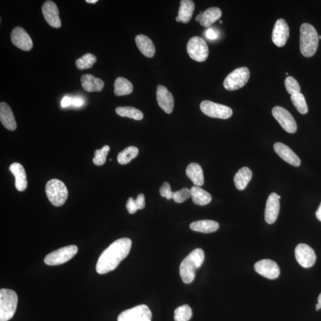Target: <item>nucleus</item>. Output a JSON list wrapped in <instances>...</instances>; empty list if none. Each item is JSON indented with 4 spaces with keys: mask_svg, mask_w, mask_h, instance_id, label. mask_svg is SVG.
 Masks as SVG:
<instances>
[{
    "mask_svg": "<svg viewBox=\"0 0 321 321\" xmlns=\"http://www.w3.org/2000/svg\"><path fill=\"white\" fill-rule=\"evenodd\" d=\"M132 241L124 238L117 240L103 252L97 262L96 270L99 274H105L114 270L130 252Z\"/></svg>",
    "mask_w": 321,
    "mask_h": 321,
    "instance_id": "obj_1",
    "label": "nucleus"
},
{
    "mask_svg": "<svg viewBox=\"0 0 321 321\" xmlns=\"http://www.w3.org/2000/svg\"><path fill=\"white\" fill-rule=\"evenodd\" d=\"M205 259L204 250L196 249L184 258L180 264V274L183 283L193 282L197 269L200 268Z\"/></svg>",
    "mask_w": 321,
    "mask_h": 321,
    "instance_id": "obj_2",
    "label": "nucleus"
},
{
    "mask_svg": "<svg viewBox=\"0 0 321 321\" xmlns=\"http://www.w3.org/2000/svg\"><path fill=\"white\" fill-rule=\"evenodd\" d=\"M319 35L314 27L307 23L301 25L300 29V50L305 57L314 55L318 49Z\"/></svg>",
    "mask_w": 321,
    "mask_h": 321,
    "instance_id": "obj_3",
    "label": "nucleus"
},
{
    "mask_svg": "<svg viewBox=\"0 0 321 321\" xmlns=\"http://www.w3.org/2000/svg\"><path fill=\"white\" fill-rule=\"evenodd\" d=\"M18 297L15 291L6 289L0 290V321H8L16 311Z\"/></svg>",
    "mask_w": 321,
    "mask_h": 321,
    "instance_id": "obj_4",
    "label": "nucleus"
},
{
    "mask_svg": "<svg viewBox=\"0 0 321 321\" xmlns=\"http://www.w3.org/2000/svg\"><path fill=\"white\" fill-rule=\"evenodd\" d=\"M46 194L49 201L55 206L65 204L68 197V190L65 183L58 179H52L47 182Z\"/></svg>",
    "mask_w": 321,
    "mask_h": 321,
    "instance_id": "obj_5",
    "label": "nucleus"
},
{
    "mask_svg": "<svg viewBox=\"0 0 321 321\" xmlns=\"http://www.w3.org/2000/svg\"><path fill=\"white\" fill-rule=\"evenodd\" d=\"M250 77V71L247 68L236 69L225 79L223 85L228 91H236L245 85Z\"/></svg>",
    "mask_w": 321,
    "mask_h": 321,
    "instance_id": "obj_6",
    "label": "nucleus"
},
{
    "mask_svg": "<svg viewBox=\"0 0 321 321\" xmlns=\"http://www.w3.org/2000/svg\"><path fill=\"white\" fill-rule=\"evenodd\" d=\"M78 248L75 245H70L47 254L44 259V263L48 265H58L67 263L76 255Z\"/></svg>",
    "mask_w": 321,
    "mask_h": 321,
    "instance_id": "obj_7",
    "label": "nucleus"
},
{
    "mask_svg": "<svg viewBox=\"0 0 321 321\" xmlns=\"http://www.w3.org/2000/svg\"><path fill=\"white\" fill-rule=\"evenodd\" d=\"M187 51L191 59L198 62L206 61L209 55L207 44L199 36H194L189 40Z\"/></svg>",
    "mask_w": 321,
    "mask_h": 321,
    "instance_id": "obj_8",
    "label": "nucleus"
},
{
    "mask_svg": "<svg viewBox=\"0 0 321 321\" xmlns=\"http://www.w3.org/2000/svg\"><path fill=\"white\" fill-rule=\"evenodd\" d=\"M200 109L206 116L217 119H228L232 115L230 107L210 101H202Z\"/></svg>",
    "mask_w": 321,
    "mask_h": 321,
    "instance_id": "obj_9",
    "label": "nucleus"
},
{
    "mask_svg": "<svg viewBox=\"0 0 321 321\" xmlns=\"http://www.w3.org/2000/svg\"><path fill=\"white\" fill-rule=\"evenodd\" d=\"M152 313L145 305H138L120 313L117 321H151Z\"/></svg>",
    "mask_w": 321,
    "mask_h": 321,
    "instance_id": "obj_10",
    "label": "nucleus"
},
{
    "mask_svg": "<svg viewBox=\"0 0 321 321\" xmlns=\"http://www.w3.org/2000/svg\"><path fill=\"white\" fill-rule=\"evenodd\" d=\"M272 114L284 130L289 134H294L297 131L296 121L286 109L282 106H276L272 109Z\"/></svg>",
    "mask_w": 321,
    "mask_h": 321,
    "instance_id": "obj_11",
    "label": "nucleus"
},
{
    "mask_svg": "<svg viewBox=\"0 0 321 321\" xmlns=\"http://www.w3.org/2000/svg\"><path fill=\"white\" fill-rule=\"evenodd\" d=\"M295 256L298 263L306 268L312 267L316 259L314 250L304 243H301L296 247Z\"/></svg>",
    "mask_w": 321,
    "mask_h": 321,
    "instance_id": "obj_12",
    "label": "nucleus"
},
{
    "mask_svg": "<svg viewBox=\"0 0 321 321\" xmlns=\"http://www.w3.org/2000/svg\"><path fill=\"white\" fill-rule=\"evenodd\" d=\"M254 270L264 277L274 280L279 277L280 270L277 264L270 260H263L254 264Z\"/></svg>",
    "mask_w": 321,
    "mask_h": 321,
    "instance_id": "obj_13",
    "label": "nucleus"
},
{
    "mask_svg": "<svg viewBox=\"0 0 321 321\" xmlns=\"http://www.w3.org/2000/svg\"><path fill=\"white\" fill-rule=\"evenodd\" d=\"M290 30L287 22L283 18L276 22L272 34V40L275 46L282 47L286 45L289 38Z\"/></svg>",
    "mask_w": 321,
    "mask_h": 321,
    "instance_id": "obj_14",
    "label": "nucleus"
},
{
    "mask_svg": "<svg viewBox=\"0 0 321 321\" xmlns=\"http://www.w3.org/2000/svg\"><path fill=\"white\" fill-rule=\"evenodd\" d=\"M11 40L14 46L22 50L30 51L33 47V42L30 36L24 28L17 27L11 33Z\"/></svg>",
    "mask_w": 321,
    "mask_h": 321,
    "instance_id": "obj_15",
    "label": "nucleus"
},
{
    "mask_svg": "<svg viewBox=\"0 0 321 321\" xmlns=\"http://www.w3.org/2000/svg\"><path fill=\"white\" fill-rule=\"evenodd\" d=\"M42 12L47 23L55 28H60L61 26V20L59 16L58 7L52 1H47L42 7Z\"/></svg>",
    "mask_w": 321,
    "mask_h": 321,
    "instance_id": "obj_16",
    "label": "nucleus"
},
{
    "mask_svg": "<svg viewBox=\"0 0 321 321\" xmlns=\"http://www.w3.org/2000/svg\"><path fill=\"white\" fill-rule=\"evenodd\" d=\"M157 100L158 105L166 113L171 114L174 109V98L167 88L159 84L157 89Z\"/></svg>",
    "mask_w": 321,
    "mask_h": 321,
    "instance_id": "obj_17",
    "label": "nucleus"
},
{
    "mask_svg": "<svg viewBox=\"0 0 321 321\" xmlns=\"http://www.w3.org/2000/svg\"><path fill=\"white\" fill-rule=\"evenodd\" d=\"M280 199L276 193L269 195L265 211V220L269 224L275 222L280 212Z\"/></svg>",
    "mask_w": 321,
    "mask_h": 321,
    "instance_id": "obj_18",
    "label": "nucleus"
},
{
    "mask_svg": "<svg viewBox=\"0 0 321 321\" xmlns=\"http://www.w3.org/2000/svg\"><path fill=\"white\" fill-rule=\"evenodd\" d=\"M275 152L280 157L291 165L298 167L301 164L300 158L291 150L289 146L281 142H276L274 144Z\"/></svg>",
    "mask_w": 321,
    "mask_h": 321,
    "instance_id": "obj_19",
    "label": "nucleus"
},
{
    "mask_svg": "<svg viewBox=\"0 0 321 321\" xmlns=\"http://www.w3.org/2000/svg\"><path fill=\"white\" fill-rule=\"evenodd\" d=\"M0 120L2 124L10 131H15L17 123L13 113L10 106L6 102L0 104Z\"/></svg>",
    "mask_w": 321,
    "mask_h": 321,
    "instance_id": "obj_20",
    "label": "nucleus"
},
{
    "mask_svg": "<svg viewBox=\"0 0 321 321\" xmlns=\"http://www.w3.org/2000/svg\"><path fill=\"white\" fill-rule=\"evenodd\" d=\"M10 171L15 177V186L17 190L23 191L28 186L27 176L23 165L19 163H13L10 166Z\"/></svg>",
    "mask_w": 321,
    "mask_h": 321,
    "instance_id": "obj_21",
    "label": "nucleus"
},
{
    "mask_svg": "<svg viewBox=\"0 0 321 321\" xmlns=\"http://www.w3.org/2000/svg\"><path fill=\"white\" fill-rule=\"evenodd\" d=\"M135 41L142 54L147 58H152L156 53V47L152 40L147 36L138 35L136 36Z\"/></svg>",
    "mask_w": 321,
    "mask_h": 321,
    "instance_id": "obj_22",
    "label": "nucleus"
},
{
    "mask_svg": "<svg viewBox=\"0 0 321 321\" xmlns=\"http://www.w3.org/2000/svg\"><path fill=\"white\" fill-rule=\"evenodd\" d=\"M81 83L83 90L88 92H100L104 87V83L91 74H86L81 77Z\"/></svg>",
    "mask_w": 321,
    "mask_h": 321,
    "instance_id": "obj_23",
    "label": "nucleus"
},
{
    "mask_svg": "<svg viewBox=\"0 0 321 321\" xmlns=\"http://www.w3.org/2000/svg\"><path fill=\"white\" fill-rule=\"evenodd\" d=\"M186 175L197 186H202L204 184V173L201 166L197 163L190 164L186 170Z\"/></svg>",
    "mask_w": 321,
    "mask_h": 321,
    "instance_id": "obj_24",
    "label": "nucleus"
},
{
    "mask_svg": "<svg viewBox=\"0 0 321 321\" xmlns=\"http://www.w3.org/2000/svg\"><path fill=\"white\" fill-rule=\"evenodd\" d=\"M220 225L215 221L200 220L195 221L190 225L191 230L203 232V233H211L219 230Z\"/></svg>",
    "mask_w": 321,
    "mask_h": 321,
    "instance_id": "obj_25",
    "label": "nucleus"
},
{
    "mask_svg": "<svg viewBox=\"0 0 321 321\" xmlns=\"http://www.w3.org/2000/svg\"><path fill=\"white\" fill-rule=\"evenodd\" d=\"M252 178V172L248 167H243L236 173L234 178L235 186L239 190H243L248 186Z\"/></svg>",
    "mask_w": 321,
    "mask_h": 321,
    "instance_id": "obj_26",
    "label": "nucleus"
},
{
    "mask_svg": "<svg viewBox=\"0 0 321 321\" xmlns=\"http://www.w3.org/2000/svg\"><path fill=\"white\" fill-rule=\"evenodd\" d=\"M190 190L191 199L196 205L204 206L209 204L212 200L211 195L199 186H193Z\"/></svg>",
    "mask_w": 321,
    "mask_h": 321,
    "instance_id": "obj_27",
    "label": "nucleus"
},
{
    "mask_svg": "<svg viewBox=\"0 0 321 321\" xmlns=\"http://www.w3.org/2000/svg\"><path fill=\"white\" fill-rule=\"evenodd\" d=\"M222 16V12L218 7H211L206 10L202 14L201 19L199 23L202 27L208 28L215 23Z\"/></svg>",
    "mask_w": 321,
    "mask_h": 321,
    "instance_id": "obj_28",
    "label": "nucleus"
},
{
    "mask_svg": "<svg viewBox=\"0 0 321 321\" xmlns=\"http://www.w3.org/2000/svg\"><path fill=\"white\" fill-rule=\"evenodd\" d=\"M195 8V3L191 0H182L180 2L178 17L180 22L187 24L192 17Z\"/></svg>",
    "mask_w": 321,
    "mask_h": 321,
    "instance_id": "obj_29",
    "label": "nucleus"
},
{
    "mask_svg": "<svg viewBox=\"0 0 321 321\" xmlns=\"http://www.w3.org/2000/svg\"><path fill=\"white\" fill-rule=\"evenodd\" d=\"M114 92L117 96L131 94L134 90V87L130 81L122 77H119L116 79L114 82Z\"/></svg>",
    "mask_w": 321,
    "mask_h": 321,
    "instance_id": "obj_30",
    "label": "nucleus"
},
{
    "mask_svg": "<svg viewBox=\"0 0 321 321\" xmlns=\"http://www.w3.org/2000/svg\"><path fill=\"white\" fill-rule=\"evenodd\" d=\"M116 112L121 117L131 118L136 120H141L143 118L141 111L132 106L117 107Z\"/></svg>",
    "mask_w": 321,
    "mask_h": 321,
    "instance_id": "obj_31",
    "label": "nucleus"
},
{
    "mask_svg": "<svg viewBox=\"0 0 321 321\" xmlns=\"http://www.w3.org/2000/svg\"><path fill=\"white\" fill-rule=\"evenodd\" d=\"M138 154V147L133 146H129L118 155L117 161L120 164H127L137 157Z\"/></svg>",
    "mask_w": 321,
    "mask_h": 321,
    "instance_id": "obj_32",
    "label": "nucleus"
},
{
    "mask_svg": "<svg viewBox=\"0 0 321 321\" xmlns=\"http://www.w3.org/2000/svg\"><path fill=\"white\" fill-rule=\"evenodd\" d=\"M97 57L94 54L88 53L83 55L76 61V66L79 70L89 69L97 61Z\"/></svg>",
    "mask_w": 321,
    "mask_h": 321,
    "instance_id": "obj_33",
    "label": "nucleus"
},
{
    "mask_svg": "<svg viewBox=\"0 0 321 321\" xmlns=\"http://www.w3.org/2000/svg\"><path fill=\"white\" fill-rule=\"evenodd\" d=\"M291 100L296 109L302 114H306L308 112V106L305 100L304 95L302 93L291 95Z\"/></svg>",
    "mask_w": 321,
    "mask_h": 321,
    "instance_id": "obj_34",
    "label": "nucleus"
},
{
    "mask_svg": "<svg viewBox=\"0 0 321 321\" xmlns=\"http://www.w3.org/2000/svg\"><path fill=\"white\" fill-rule=\"evenodd\" d=\"M191 316H192V311L189 305H184L175 310V321H189Z\"/></svg>",
    "mask_w": 321,
    "mask_h": 321,
    "instance_id": "obj_35",
    "label": "nucleus"
},
{
    "mask_svg": "<svg viewBox=\"0 0 321 321\" xmlns=\"http://www.w3.org/2000/svg\"><path fill=\"white\" fill-rule=\"evenodd\" d=\"M110 151V147L105 145L101 149H97L95 152V157L93 162L96 165H102L105 163L106 157Z\"/></svg>",
    "mask_w": 321,
    "mask_h": 321,
    "instance_id": "obj_36",
    "label": "nucleus"
},
{
    "mask_svg": "<svg viewBox=\"0 0 321 321\" xmlns=\"http://www.w3.org/2000/svg\"><path fill=\"white\" fill-rule=\"evenodd\" d=\"M285 84L288 93L291 95L299 93L301 92L299 83L293 77H287L285 79Z\"/></svg>",
    "mask_w": 321,
    "mask_h": 321,
    "instance_id": "obj_37",
    "label": "nucleus"
},
{
    "mask_svg": "<svg viewBox=\"0 0 321 321\" xmlns=\"http://www.w3.org/2000/svg\"><path fill=\"white\" fill-rule=\"evenodd\" d=\"M191 198L190 190L187 187L183 188L179 191H173V199L176 203H183Z\"/></svg>",
    "mask_w": 321,
    "mask_h": 321,
    "instance_id": "obj_38",
    "label": "nucleus"
},
{
    "mask_svg": "<svg viewBox=\"0 0 321 321\" xmlns=\"http://www.w3.org/2000/svg\"><path fill=\"white\" fill-rule=\"evenodd\" d=\"M160 193L162 197L167 198L168 200L173 198V191L172 190L170 184L164 182L160 189Z\"/></svg>",
    "mask_w": 321,
    "mask_h": 321,
    "instance_id": "obj_39",
    "label": "nucleus"
},
{
    "mask_svg": "<svg viewBox=\"0 0 321 321\" xmlns=\"http://www.w3.org/2000/svg\"><path fill=\"white\" fill-rule=\"evenodd\" d=\"M126 208L129 213L133 214L136 212L138 209L134 198H129L126 203Z\"/></svg>",
    "mask_w": 321,
    "mask_h": 321,
    "instance_id": "obj_40",
    "label": "nucleus"
},
{
    "mask_svg": "<svg viewBox=\"0 0 321 321\" xmlns=\"http://www.w3.org/2000/svg\"><path fill=\"white\" fill-rule=\"evenodd\" d=\"M138 209H143L145 206V196L142 194H139L135 200Z\"/></svg>",
    "mask_w": 321,
    "mask_h": 321,
    "instance_id": "obj_41",
    "label": "nucleus"
},
{
    "mask_svg": "<svg viewBox=\"0 0 321 321\" xmlns=\"http://www.w3.org/2000/svg\"><path fill=\"white\" fill-rule=\"evenodd\" d=\"M206 36L210 40H216L218 38L217 32L212 28H209L206 31Z\"/></svg>",
    "mask_w": 321,
    "mask_h": 321,
    "instance_id": "obj_42",
    "label": "nucleus"
},
{
    "mask_svg": "<svg viewBox=\"0 0 321 321\" xmlns=\"http://www.w3.org/2000/svg\"><path fill=\"white\" fill-rule=\"evenodd\" d=\"M72 104V98L69 97H65L62 98L61 102V105L62 108H66Z\"/></svg>",
    "mask_w": 321,
    "mask_h": 321,
    "instance_id": "obj_43",
    "label": "nucleus"
},
{
    "mask_svg": "<svg viewBox=\"0 0 321 321\" xmlns=\"http://www.w3.org/2000/svg\"><path fill=\"white\" fill-rule=\"evenodd\" d=\"M84 104V100L82 98L77 97L72 98V105L75 106H82Z\"/></svg>",
    "mask_w": 321,
    "mask_h": 321,
    "instance_id": "obj_44",
    "label": "nucleus"
},
{
    "mask_svg": "<svg viewBox=\"0 0 321 321\" xmlns=\"http://www.w3.org/2000/svg\"><path fill=\"white\" fill-rule=\"evenodd\" d=\"M316 217L317 219L321 221V203L318 209L316 212Z\"/></svg>",
    "mask_w": 321,
    "mask_h": 321,
    "instance_id": "obj_45",
    "label": "nucleus"
},
{
    "mask_svg": "<svg viewBox=\"0 0 321 321\" xmlns=\"http://www.w3.org/2000/svg\"><path fill=\"white\" fill-rule=\"evenodd\" d=\"M202 14V12H200V14H199V15H198V16L196 17V20H197V22H200V20H201V19Z\"/></svg>",
    "mask_w": 321,
    "mask_h": 321,
    "instance_id": "obj_46",
    "label": "nucleus"
},
{
    "mask_svg": "<svg viewBox=\"0 0 321 321\" xmlns=\"http://www.w3.org/2000/svg\"><path fill=\"white\" fill-rule=\"evenodd\" d=\"M86 2L88 3L95 4L98 2V0H87Z\"/></svg>",
    "mask_w": 321,
    "mask_h": 321,
    "instance_id": "obj_47",
    "label": "nucleus"
},
{
    "mask_svg": "<svg viewBox=\"0 0 321 321\" xmlns=\"http://www.w3.org/2000/svg\"><path fill=\"white\" fill-rule=\"evenodd\" d=\"M320 308H321V305L319 304V303L318 304H316V311H318V310H319Z\"/></svg>",
    "mask_w": 321,
    "mask_h": 321,
    "instance_id": "obj_48",
    "label": "nucleus"
},
{
    "mask_svg": "<svg viewBox=\"0 0 321 321\" xmlns=\"http://www.w3.org/2000/svg\"><path fill=\"white\" fill-rule=\"evenodd\" d=\"M318 303L321 305V293L319 294V296L318 297Z\"/></svg>",
    "mask_w": 321,
    "mask_h": 321,
    "instance_id": "obj_49",
    "label": "nucleus"
},
{
    "mask_svg": "<svg viewBox=\"0 0 321 321\" xmlns=\"http://www.w3.org/2000/svg\"><path fill=\"white\" fill-rule=\"evenodd\" d=\"M176 20L178 22H180V18H179L178 16L176 17Z\"/></svg>",
    "mask_w": 321,
    "mask_h": 321,
    "instance_id": "obj_50",
    "label": "nucleus"
},
{
    "mask_svg": "<svg viewBox=\"0 0 321 321\" xmlns=\"http://www.w3.org/2000/svg\"><path fill=\"white\" fill-rule=\"evenodd\" d=\"M319 39H321V35H319Z\"/></svg>",
    "mask_w": 321,
    "mask_h": 321,
    "instance_id": "obj_51",
    "label": "nucleus"
},
{
    "mask_svg": "<svg viewBox=\"0 0 321 321\" xmlns=\"http://www.w3.org/2000/svg\"><path fill=\"white\" fill-rule=\"evenodd\" d=\"M220 24H222V23H223V22H222V21H220Z\"/></svg>",
    "mask_w": 321,
    "mask_h": 321,
    "instance_id": "obj_52",
    "label": "nucleus"
},
{
    "mask_svg": "<svg viewBox=\"0 0 321 321\" xmlns=\"http://www.w3.org/2000/svg\"><path fill=\"white\" fill-rule=\"evenodd\" d=\"M280 198H281V197L279 196V199H280Z\"/></svg>",
    "mask_w": 321,
    "mask_h": 321,
    "instance_id": "obj_53",
    "label": "nucleus"
}]
</instances>
